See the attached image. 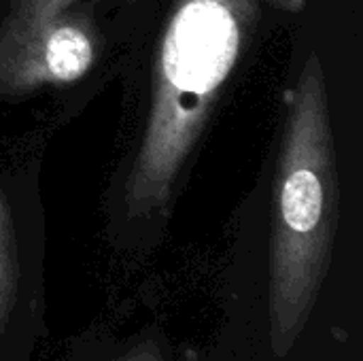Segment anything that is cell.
Here are the masks:
<instances>
[{
    "label": "cell",
    "mask_w": 363,
    "mask_h": 361,
    "mask_svg": "<svg viewBox=\"0 0 363 361\" xmlns=\"http://www.w3.org/2000/svg\"><path fill=\"white\" fill-rule=\"evenodd\" d=\"M338 228V166L323 66L311 53L289 94L274 181L268 270L270 351L285 355L302 336L330 268Z\"/></svg>",
    "instance_id": "6da1fadb"
},
{
    "label": "cell",
    "mask_w": 363,
    "mask_h": 361,
    "mask_svg": "<svg viewBox=\"0 0 363 361\" xmlns=\"http://www.w3.org/2000/svg\"><path fill=\"white\" fill-rule=\"evenodd\" d=\"M255 19V0H177L160 45L151 109L128 179L130 217L166 211Z\"/></svg>",
    "instance_id": "7a4b0ae2"
},
{
    "label": "cell",
    "mask_w": 363,
    "mask_h": 361,
    "mask_svg": "<svg viewBox=\"0 0 363 361\" xmlns=\"http://www.w3.org/2000/svg\"><path fill=\"white\" fill-rule=\"evenodd\" d=\"M96 30L83 15H55L0 49V94L68 85L94 66Z\"/></svg>",
    "instance_id": "3957f363"
},
{
    "label": "cell",
    "mask_w": 363,
    "mask_h": 361,
    "mask_svg": "<svg viewBox=\"0 0 363 361\" xmlns=\"http://www.w3.org/2000/svg\"><path fill=\"white\" fill-rule=\"evenodd\" d=\"M45 336L43 298L28 285L15 221L0 196V361H32Z\"/></svg>",
    "instance_id": "277c9868"
},
{
    "label": "cell",
    "mask_w": 363,
    "mask_h": 361,
    "mask_svg": "<svg viewBox=\"0 0 363 361\" xmlns=\"http://www.w3.org/2000/svg\"><path fill=\"white\" fill-rule=\"evenodd\" d=\"M72 2L77 0H13L11 11L0 26V49L47 19L62 15Z\"/></svg>",
    "instance_id": "5b68a950"
},
{
    "label": "cell",
    "mask_w": 363,
    "mask_h": 361,
    "mask_svg": "<svg viewBox=\"0 0 363 361\" xmlns=\"http://www.w3.org/2000/svg\"><path fill=\"white\" fill-rule=\"evenodd\" d=\"M72 361H168L166 353L153 338L134 336L125 343L106 340L100 345H85L77 353H72Z\"/></svg>",
    "instance_id": "8992f818"
},
{
    "label": "cell",
    "mask_w": 363,
    "mask_h": 361,
    "mask_svg": "<svg viewBox=\"0 0 363 361\" xmlns=\"http://www.w3.org/2000/svg\"><path fill=\"white\" fill-rule=\"evenodd\" d=\"M277 2H279V0H277Z\"/></svg>",
    "instance_id": "52a82bcc"
}]
</instances>
